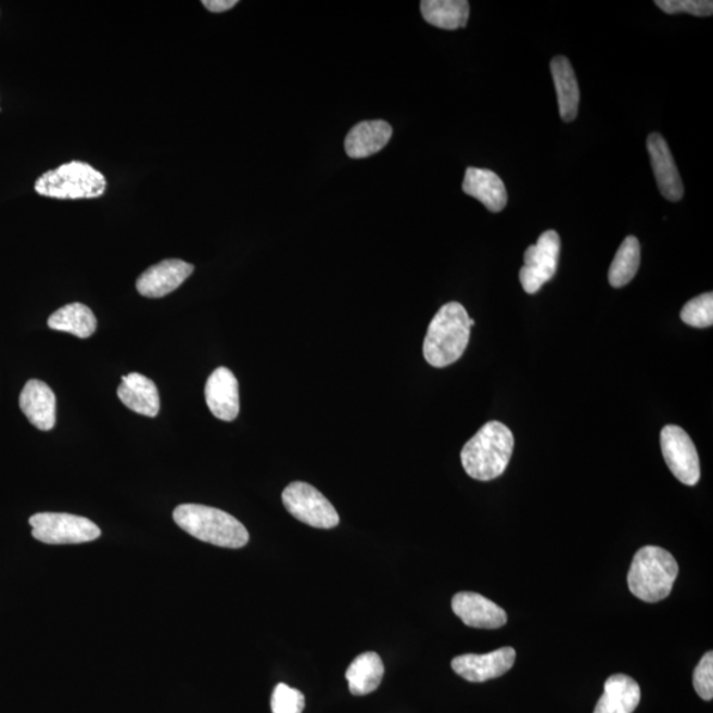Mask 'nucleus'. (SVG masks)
<instances>
[{
	"label": "nucleus",
	"mask_w": 713,
	"mask_h": 713,
	"mask_svg": "<svg viewBox=\"0 0 713 713\" xmlns=\"http://www.w3.org/2000/svg\"><path fill=\"white\" fill-rule=\"evenodd\" d=\"M514 436L501 422H489L461 450V464L468 475L479 481L499 478L509 466Z\"/></svg>",
	"instance_id": "obj_2"
},
{
	"label": "nucleus",
	"mask_w": 713,
	"mask_h": 713,
	"mask_svg": "<svg viewBox=\"0 0 713 713\" xmlns=\"http://www.w3.org/2000/svg\"><path fill=\"white\" fill-rule=\"evenodd\" d=\"M383 674H385V666H383L382 658L374 651H368V653L358 655L351 663L345 678L349 684L351 692L355 697H364L380 687Z\"/></svg>",
	"instance_id": "obj_21"
},
{
	"label": "nucleus",
	"mask_w": 713,
	"mask_h": 713,
	"mask_svg": "<svg viewBox=\"0 0 713 713\" xmlns=\"http://www.w3.org/2000/svg\"><path fill=\"white\" fill-rule=\"evenodd\" d=\"M48 327L54 331L66 332L79 339L93 336L97 319L89 307L81 303H72L60 308L48 319Z\"/></svg>",
	"instance_id": "obj_22"
},
{
	"label": "nucleus",
	"mask_w": 713,
	"mask_h": 713,
	"mask_svg": "<svg viewBox=\"0 0 713 713\" xmlns=\"http://www.w3.org/2000/svg\"><path fill=\"white\" fill-rule=\"evenodd\" d=\"M106 179L100 170L84 162L65 163L48 170L35 182L40 196L59 200L101 198L106 191Z\"/></svg>",
	"instance_id": "obj_5"
},
{
	"label": "nucleus",
	"mask_w": 713,
	"mask_h": 713,
	"mask_svg": "<svg viewBox=\"0 0 713 713\" xmlns=\"http://www.w3.org/2000/svg\"><path fill=\"white\" fill-rule=\"evenodd\" d=\"M304 706H306V698L296 688L279 684L272 692V713H303Z\"/></svg>",
	"instance_id": "obj_26"
},
{
	"label": "nucleus",
	"mask_w": 713,
	"mask_h": 713,
	"mask_svg": "<svg viewBox=\"0 0 713 713\" xmlns=\"http://www.w3.org/2000/svg\"><path fill=\"white\" fill-rule=\"evenodd\" d=\"M462 191L479 200L493 213L501 212L508 203V192L501 178L491 169L469 167Z\"/></svg>",
	"instance_id": "obj_17"
},
{
	"label": "nucleus",
	"mask_w": 713,
	"mask_h": 713,
	"mask_svg": "<svg viewBox=\"0 0 713 713\" xmlns=\"http://www.w3.org/2000/svg\"><path fill=\"white\" fill-rule=\"evenodd\" d=\"M420 10L426 23L442 29L466 27L469 20L467 0H423Z\"/></svg>",
	"instance_id": "obj_23"
},
{
	"label": "nucleus",
	"mask_w": 713,
	"mask_h": 713,
	"mask_svg": "<svg viewBox=\"0 0 713 713\" xmlns=\"http://www.w3.org/2000/svg\"><path fill=\"white\" fill-rule=\"evenodd\" d=\"M641 702V688L624 674L612 675L604 686L594 713H633Z\"/></svg>",
	"instance_id": "obj_19"
},
{
	"label": "nucleus",
	"mask_w": 713,
	"mask_h": 713,
	"mask_svg": "<svg viewBox=\"0 0 713 713\" xmlns=\"http://www.w3.org/2000/svg\"><path fill=\"white\" fill-rule=\"evenodd\" d=\"M515 655L513 648H502L487 654L459 655L453 661V669L461 678L481 684L508 673L514 666Z\"/></svg>",
	"instance_id": "obj_10"
},
{
	"label": "nucleus",
	"mask_w": 713,
	"mask_h": 713,
	"mask_svg": "<svg viewBox=\"0 0 713 713\" xmlns=\"http://www.w3.org/2000/svg\"><path fill=\"white\" fill-rule=\"evenodd\" d=\"M474 324L460 303L450 302L438 309L425 334V361L434 368H446L459 361L464 355Z\"/></svg>",
	"instance_id": "obj_1"
},
{
	"label": "nucleus",
	"mask_w": 713,
	"mask_h": 713,
	"mask_svg": "<svg viewBox=\"0 0 713 713\" xmlns=\"http://www.w3.org/2000/svg\"><path fill=\"white\" fill-rule=\"evenodd\" d=\"M664 461L682 484L693 486L700 480V461L691 437L678 425H666L661 432Z\"/></svg>",
	"instance_id": "obj_9"
},
{
	"label": "nucleus",
	"mask_w": 713,
	"mask_h": 713,
	"mask_svg": "<svg viewBox=\"0 0 713 713\" xmlns=\"http://www.w3.org/2000/svg\"><path fill=\"white\" fill-rule=\"evenodd\" d=\"M551 73L558 96L560 117L564 122H572L576 118L578 102H581V90H578L574 68L569 59L557 56L551 61Z\"/></svg>",
	"instance_id": "obj_20"
},
{
	"label": "nucleus",
	"mask_w": 713,
	"mask_h": 713,
	"mask_svg": "<svg viewBox=\"0 0 713 713\" xmlns=\"http://www.w3.org/2000/svg\"><path fill=\"white\" fill-rule=\"evenodd\" d=\"M282 501L289 513L297 521L316 529H333L340 517L333 505L313 485L296 481L282 493Z\"/></svg>",
	"instance_id": "obj_7"
},
{
	"label": "nucleus",
	"mask_w": 713,
	"mask_h": 713,
	"mask_svg": "<svg viewBox=\"0 0 713 713\" xmlns=\"http://www.w3.org/2000/svg\"><path fill=\"white\" fill-rule=\"evenodd\" d=\"M679 565L672 553L657 546H645L634 555L627 585L637 599L660 602L672 594Z\"/></svg>",
	"instance_id": "obj_4"
},
{
	"label": "nucleus",
	"mask_w": 713,
	"mask_h": 713,
	"mask_svg": "<svg viewBox=\"0 0 713 713\" xmlns=\"http://www.w3.org/2000/svg\"><path fill=\"white\" fill-rule=\"evenodd\" d=\"M33 536L47 545H79L101 536V529L88 518L66 513H39L29 518Z\"/></svg>",
	"instance_id": "obj_6"
},
{
	"label": "nucleus",
	"mask_w": 713,
	"mask_h": 713,
	"mask_svg": "<svg viewBox=\"0 0 713 713\" xmlns=\"http://www.w3.org/2000/svg\"><path fill=\"white\" fill-rule=\"evenodd\" d=\"M118 396L127 408L140 416L155 418L161 410V396L154 381L139 373L122 377Z\"/></svg>",
	"instance_id": "obj_18"
},
{
	"label": "nucleus",
	"mask_w": 713,
	"mask_h": 713,
	"mask_svg": "<svg viewBox=\"0 0 713 713\" xmlns=\"http://www.w3.org/2000/svg\"><path fill=\"white\" fill-rule=\"evenodd\" d=\"M205 400L211 412L224 422H233L240 413V386L233 371L218 368L205 385Z\"/></svg>",
	"instance_id": "obj_12"
},
{
	"label": "nucleus",
	"mask_w": 713,
	"mask_h": 713,
	"mask_svg": "<svg viewBox=\"0 0 713 713\" xmlns=\"http://www.w3.org/2000/svg\"><path fill=\"white\" fill-rule=\"evenodd\" d=\"M682 321L695 328H709L713 324V294L693 297L680 313Z\"/></svg>",
	"instance_id": "obj_25"
},
{
	"label": "nucleus",
	"mask_w": 713,
	"mask_h": 713,
	"mask_svg": "<svg viewBox=\"0 0 713 713\" xmlns=\"http://www.w3.org/2000/svg\"><path fill=\"white\" fill-rule=\"evenodd\" d=\"M194 267L181 259H166L145 270L137 280V290L144 297L158 298L178 290L192 276Z\"/></svg>",
	"instance_id": "obj_11"
},
{
	"label": "nucleus",
	"mask_w": 713,
	"mask_h": 713,
	"mask_svg": "<svg viewBox=\"0 0 713 713\" xmlns=\"http://www.w3.org/2000/svg\"><path fill=\"white\" fill-rule=\"evenodd\" d=\"M559 255L560 237L555 230L545 231L536 245L527 247L525 266L520 271L522 288L527 294H536L550 282L558 270Z\"/></svg>",
	"instance_id": "obj_8"
},
{
	"label": "nucleus",
	"mask_w": 713,
	"mask_h": 713,
	"mask_svg": "<svg viewBox=\"0 0 713 713\" xmlns=\"http://www.w3.org/2000/svg\"><path fill=\"white\" fill-rule=\"evenodd\" d=\"M453 609L462 623L475 629H498L508 623V614L504 609L480 594L455 595Z\"/></svg>",
	"instance_id": "obj_13"
},
{
	"label": "nucleus",
	"mask_w": 713,
	"mask_h": 713,
	"mask_svg": "<svg viewBox=\"0 0 713 713\" xmlns=\"http://www.w3.org/2000/svg\"><path fill=\"white\" fill-rule=\"evenodd\" d=\"M648 151L653 167L654 176L664 199L679 201L684 198V182H682L678 168L669 149L666 140L661 133H650L648 138Z\"/></svg>",
	"instance_id": "obj_14"
},
{
	"label": "nucleus",
	"mask_w": 713,
	"mask_h": 713,
	"mask_svg": "<svg viewBox=\"0 0 713 713\" xmlns=\"http://www.w3.org/2000/svg\"><path fill=\"white\" fill-rule=\"evenodd\" d=\"M393 136V127L385 120H365L347 133L345 151L352 158L378 154L386 148Z\"/></svg>",
	"instance_id": "obj_16"
},
{
	"label": "nucleus",
	"mask_w": 713,
	"mask_h": 713,
	"mask_svg": "<svg viewBox=\"0 0 713 713\" xmlns=\"http://www.w3.org/2000/svg\"><path fill=\"white\" fill-rule=\"evenodd\" d=\"M641 264V246L636 237H627L621 243L617 254L609 268V283L612 288H624L636 273Z\"/></svg>",
	"instance_id": "obj_24"
},
{
	"label": "nucleus",
	"mask_w": 713,
	"mask_h": 713,
	"mask_svg": "<svg viewBox=\"0 0 713 713\" xmlns=\"http://www.w3.org/2000/svg\"><path fill=\"white\" fill-rule=\"evenodd\" d=\"M174 520L189 535L206 544L241 548L249 542L247 530L237 518L211 506L180 505L174 511Z\"/></svg>",
	"instance_id": "obj_3"
},
{
	"label": "nucleus",
	"mask_w": 713,
	"mask_h": 713,
	"mask_svg": "<svg viewBox=\"0 0 713 713\" xmlns=\"http://www.w3.org/2000/svg\"><path fill=\"white\" fill-rule=\"evenodd\" d=\"M24 416L40 431H51L56 424V395L47 383L30 380L20 398Z\"/></svg>",
	"instance_id": "obj_15"
},
{
	"label": "nucleus",
	"mask_w": 713,
	"mask_h": 713,
	"mask_svg": "<svg viewBox=\"0 0 713 713\" xmlns=\"http://www.w3.org/2000/svg\"><path fill=\"white\" fill-rule=\"evenodd\" d=\"M655 4L666 14H679L687 12L693 16H711L713 3L711 0H657Z\"/></svg>",
	"instance_id": "obj_27"
},
{
	"label": "nucleus",
	"mask_w": 713,
	"mask_h": 713,
	"mask_svg": "<svg viewBox=\"0 0 713 713\" xmlns=\"http://www.w3.org/2000/svg\"><path fill=\"white\" fill-rule=\"evenodd\" d=\"M693 688L700 698L711 702L713 698V653L709 651L693 672Z\"/></svg>",
	"instance_id": "obj_28"
},
{
	"label": "nucleus",
	"mask_w": 713,
	"mask_h": 713,
	"mask_svg": "<svg viewBox=\"0 0 713 713\" xmlns=\"http://www.w3.org/2000/svg\"><path fill=\"white\" fill-rule=\"evenodd\" d=\"M203 4L206 10L212 12H225L234 8L238 4L237 0H204Z\"/></svg>",
	"instance_id": "obj_29"
}]
</instances>
